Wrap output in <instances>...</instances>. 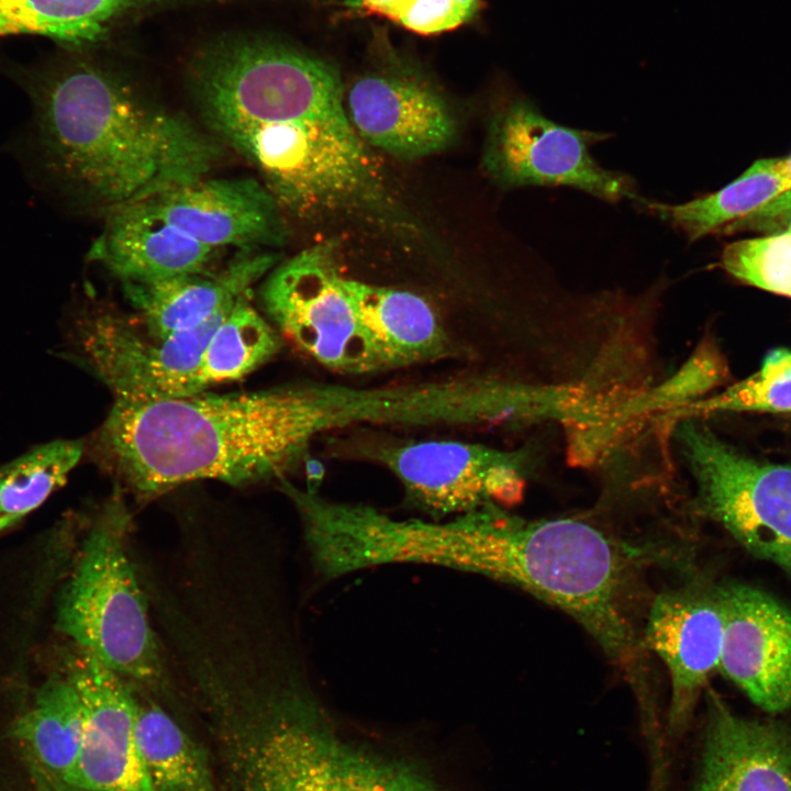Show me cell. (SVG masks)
<instances>
[{
    "mask_svg": "<svg viewBox=\"0 0 791 791\" xmlns=\"http://www.w3.org/2000/svg\"><path fill=\"white\" fill-rule=\"evenodd\" d=\"M402 564H427L516 586L571 616L626 681L640 718L660 712L644 624L651 598L643 550L584 519L525 520L488 504L448 521L405 520Z\"/></svg>",
    "mask_w": 791,
    "mask_h": 791,
    "instance_id": "1",
    "label": "cell"
},
{
    "mask_svg": "<svg viewBox=\"0 0 791 791\" xmlns=\"http://www.w3.org/2000/svg\"><path fill=\"white\" fill-rule=\"evenodd\" d=\"M25 156L42 185L110 212L204 178L220 143L116 76L79 63L43 73Z\"/></svg>",
    "mask_w": 791,
    "mask_h": 791,
    "instance_id": "2",
    "label": "cell"
},
{
    "mask_svg": "<svg viewBox=\"0 0 791 791\" xmlns=\"http://www.w3.org/2000/svg\"><path fill=\"white\" fill-rule=\"evenodd\" d=\"M326 433L320 383L245 393L115 400L92 439L94 458L140 500L182 483L241 486L286 478Z\"/></svg>",
    "mask_w": 791,
    "mask_h": 791,
    "instance_id": "3",
    "label": "cell"
},
{
    "mask_svg": "<svg viewBox=\"0 0 791 791\" xmlns=\"http://www.w3.org/2000/svg\"><path fill=\"white\" fill-rule=\"evenodd\" d=\"M132 515L124 491L98 511L59 599L57 628L132 686L148 693L171 688L146 591L129 552Z\"/></svg>",
    "mask_w": 791,
    "mask_h": 791,
    "instance_id": "4",
    "label": "cell"
},
{
    "mask_svg": "<svg viewBox=\"0 0 791 791\" xmlns=\"http://www.w3.org/2000/svg\"><path fill=\"white\" fill-rule=\"evenodd\" d=\"M238 727L261 738V791H444L421 766L343 736L294 669L259 694Z\"/></svg>",
    "mask_w": 791,
    "mask_h": 791,
    "instance_id": "5",
    "label": "cell"
},
{
    "mask_svg": "<svg viewBox=\"0 0 791 791\" xmlns=\"http://www.w3.org/2000/svg\"><path fill=\"white\" fill-rule=\"evenodd\" d=\"M673 431L699 510L791 575V464L748 457L692 417L678 420Z\"/></svg>",
    "mask_w": 791,
    "mask_h": 791,
    "instance_id": "6",
    "label": "cell"
},
{
    "mask_svg": "<svg viewBox=\"0 0 791 791\" xmlns=\"http://www.w3.org/2000/svg\"><path fill=\"white\" fill-rule=\"evenodd\" d=\"M260 300L276 327L323 367L349 375L389 369L344 289L333 244L278 263L265 277Z\"/></svg>",
    "mask_w": 791,
    "mask_h": 791,
    "instance_id": "7",
    "label": "cell"
},
{
    "mask_svg": "<svg viewBox=\"0 0 791 791\" xmlns=\"http://www.w3.org/2000/svg\"><path fill=\"white\" fill-rule=\"evenodd\" d=\"M613 135L580 130L548 119L525 96H513L491 113L482 167L502 189L569 187L606 202H637L634 179L600 165L592 145Z\"/></svg>",
    "mask_w": 791,
    "mask_h": 791,
    "instance_id": "8",
    "label": "cell"
},
{
    "mask_svg": "<svg viewBox=\"0 0 791 791\" xmlns=\"http://www.w3.org/2000/svg\"><path fill=\"white\" fill-rule=\"evenodd\" d=\"M234 302L166 338L148 334L136 320L124 315L89 312L76 323L75 353L115 400L148 402L194 396L204 392L199 369L207 343Z\"/></svg>",
    "mask_w": 791,
    "mask_h": 791,
    "instance_id": "9",
    "label": "cell"
},
{
    "mask_svg": "<svg viewBox=\"0 0 791 791\" xmlns=\"http://www.w3.org/2000/svg\"><path fill=\"white\" fill-rule=\"evenodd\" d=\"M374 458L401 483L405 501L433 517L456 516L495 502H517L524 456L482 444L428 439L388 444Z\"/></svg>",
    "mask_w": 791,
    "mask_h": 791,
    "instance_id": "10",
    "label": "cell"
},
{
    "mask_svg": "<svg viewBox=\"0 0 791 791\" xmlns=\"http://www.w3.org/2000/svg\"><path fill=\"white\" fill-rule=\"evenodd\" d=\"M722 638L723 617L715 588L687 583L651 598L644 640L668 670L670 698L665 728L670 738L684 732L702 688L718 669Z\"/></svg>",
    "mask_w": 791,
    "mask_h": 791,
    "instance_id": "11",
    "label": "cell"
},
{
    "mask_svg": "<svg viewBox=\"0 0 791 791\" xmlns=\"http://www.w3.org/2000/svg\"><path fill=\"white\" fill-rule=\"evenodd\" d=\"M723 617L718 669L758 708L791 710V609L751 586L715 588Z\"/></svg>",
    "mask_w": 791,
    "mask_h": 791,
    "instance_id": "12",
    "label": "cell"
},
{
    "mask_svg": "<svg viewBox=\"0 0 791 791\" xmlns=\"http://www.w3.org/2000/svg\"><path fill=\"white\" fill-rule=\"evenodd\" d=\"M65 675L83 711V734L73 791H154L135 743L133 686L78 648Z\"/></svg>",
    "mask_w": 791,
    "mask_h": 791,
    "instance_id": "13",
    "label": "cell"
},
{
    "mask_svg": "<svg viewBox=\"0 0 791 791\" xmlns=\"http://www.w3.org/2000/svg\"><path fill=\"white\" fill-rule=\"evenodd\" d=\"M198 242L225 250H263L287 241L282 209L257 178H201L143 200Z\"/></svg>",
    "mask_w": 791,
    "mask_h": 791,
    "instance_id": "14",
    "label": "cell"
},
{
    "mask_svg": "<svg viewBox=\"0 0 791 791\" xmlns=\"http://www.w3.org/2000/svg\"><path fill=\"white\" fill-rule=\"evenodd\" d=\"M345 110L367 146L403 159L447 148L458 131L446 100L427 83L405 75L361 77L350 87Z\"/></svg>",
    "mask_w": 791,
    "mask_h": 791,
    "instance_id": "15",
    "label": "cell"
},
{
    "mask_svg": "<svg viewBox=\"0 0 791 791\" xmlns=\"http://www.w3.org/2000/svg\"><path fill=\"white\" fill-rule=\"evenodd\" d=\"M690 791H791V724L742 716L711 690Z\"/></svg>",
    "mask_w": 791,
    "mask_h": 791,
    "instance_id": "16",
    "label": "cell"
},
{
    "mask_svg": "<svg viewBox=\"0 0 791 791\" xmlns=\"http://www.w3.org/2000/svg\"><path fill=\"white\" fill-rule=\"evenodd\" d=\"M223 252L187 235L140 201L108 212L88 258L121 283H143L212 271Z\"/></svg>",
    "mask_w": 791,
    "mask_h": 791,
    "instance_id": "17",
    "label": "cell"
},
{
    "mask_svg": "<svg viewBox=\"0 0 791 791\" xmlns=\"http://www.w3.org/2000/svg\"><path fill=\"white\" fill-rule=\"evenodd\" d=\"M271 249L237 250L219 271L176 276L153 282H125L122 289L151 335L166 338L208 320L250 292L280 263Z\"/></svg>",
    "mask_w": 791,
    "mask_h": 791,
    "instance_id": "18",
    "label": "cell"
},
{
    "mask_svg": "<svg viewBox=\"0 0 791 791\" xmlns=\"http://www.w3.org/2000/svg\"><path fill=\"white\" fill-rule=\"evenodd\" d=\"M82 734V703L65 673L49 678L12 726L43 791H73Z\"/></svg>",
    "mask_w": 791,
    "mask_h": 791,
    "instance_id": "19",
    "label": "cell"
},
{
    "mask_svg": "<svg viewBox=\"0 0 791 791\" xmlns=\"http://www.w3.org/2000/svg\"><path fill=\"white\" fill-rule=\"evenodd\" d=\"M343 286L382 349L389 369L432 361L447 355L448 334L423 297L409 290L345 277Z\"/></svg>",
    "mask_w": 791,
    "mask_h": 791,
    "instance_id": "20",
    "label": "cell"
},
{
    "mask_svg": "<svg viewBox=\"0 0 791 791\" xmlns=\"http://www.w3.org/2000/svg\"><path fill=\"white\" fill-rule=\"evenodd\" d=\"M791 189L781 158L755 161L722 189L682 203H665L643 197L636 202L694 242L710 234H728L739 221Z\"/></svg>",
    "mask_w": 791,
    "mask_h": 791,
    "instance_id": "21",
    "label": "cell"
},
{
    "mask_svg": "<svg viewBox=\"0 0 791 791\" xmlns=\"http://www.w3.org/2000/svg\"><path fill=\"white\" fill-rule=\"evenodd\" d=\"M135 743L154 791H215L203 749L176 720L134 687Z\"/></svg>",
    "mask_w": 791,
    "mask_h": 791,
    "instance_id": "22",
    "label": "cell"
},
{
    "mask_svg": "<svg viewBox=\"0 0 791 791\" xmlns=\"http://www.w3.org/2000/svg\"><path fill=\"white\" fill-rule=\"evenodd\" d=\"M727 365L716 345L701 342L684 364L668 379L637 396L608 404L601 417L582 433L586 447L600 452L623 430L649 413H669L723 383Z\"/></svg>",
    "mask_w": 791,
    "mask_h": 791,
    "instance_id": "23",
    "label": "cell"
},
{
    "mask_svg": "<svg viewBox=\"0 0 791 791\" xmlns=\"http://www.w3.org/2000/svg\"><path fill=\"white\" fill-rule=\"evenodd\" d=\"M280 343L277 331L250 303V292L241 296L207 343L199 369L202 390L246 376L275 356Z\"/></svg>",
    "mask_w": 791,
    "mask_h": 791,
    "instance_id": "24",
    "label": "cell"
},
{
    "mask_svg": "<svg viewBox=\"0 0 791 791\" xmlns=\"http://www.w3.org/2000/svg\"><path fill=\"white\" fill-rule=\"evenodd\" d=\"M109 25V0H0V37L33 34L82 45Z\"/></svg>",
    "mask_w": 791,
    "mask_h": 791,
    "instance_id": "25",
    "label": "cell"
},
{
    "mask_svg": "<svg viewBox=\"0 0 791 791\" xmlns=\"http://www.w3.org/2000/svg\"><path fill=\"white\" fill-rule=\"evenodd\" d=\"M85 450L82 441L58 439L33 447L0 467V514L23 517L60 488Z\"/></svg>",
    "mask_w": 791,
    "mask_h": 791,
    "instance_id": "26",
    "label": "cell"
},
{
    "mask_svg": "<svg viewBox=\"0 0 791 791\" xmlns=\"http://www.w3.org/2000/svg\"><path fill=\"white\" fill-rule=\"evenodd\" d=\"M725 412H791V350L784 348L772 350L750 377L715 397L697 400L664 416L678 421Z\"/></svg>",
    "mask_w": 791,
    "mask_h": 791,
    "instance_id": "27",
    "label": "cell"
},
{
    "mask_svg": "<svg viewBox=\"0 0 791 791\" xmlns=\"http://www.w3.org/2000/svg\"><path fill=\"white\" fill-rule=\"evenodd\" d=\"M722 268L760 289L791 297V234H773L727 244Z\"/></svg>",
    "mask_w": 791,
    "mask_h": 791,
    "instance_id": "28",
    "label": "cell"
},
{
    "mask_svg": "<svg viewBox=\"0 0 791 791\" xmlns=\"http://www.w3.org/2000/svg\"><path fill=\"white\" fill-rule=\"evenodd\" d=\"M472 15L454 0H412L396 22L422 35L456 29Z\"/></svg>",
    "mask_w": 791,
    "mask_h": 791,
    "instance_id": "29",
    "label": "cell"
},
{
    "mask_svg": "<svg viewBox=\"0 0 791 791\" xmlns=\"http://www.w3.org/2000/svg\"><path fill=\"white\" fill-rule=\"evenodd\" d=\"M743 230L761 231L767 235L791 234V189L736 223L728 234Z\"/></svg>",
    "mask_w": 791,
    "mask_h": 791,
    "instance_id": "30",
    "label": "cell"
},
{
    "mask_svg": "<svg viewBox=\"0 0 791 791\" xmlns=\"http://www.w3.org/2000/svg\"><path fill=\"white\" fill-rule=\"evenodd\" d=\"M411 1L412 0H361V5L369 13H376L396 21Z\"/></svg>",
    "mask_w": 791,
    "mask_h": 791,
    "instance_id": "31",
    "label": "cell"
},
{
    "mask_svg": "<svg viewBox=\"0 0 791 791\" xmlns=\"http://www.w3.org/2000/svg\"><path fill=\"white\" fill-rule=\"evenodd\" d=\"M308 491L316 493V488L324 477V465L315 458H304Z\"/></svg>",
    "mask_w": 791,
    "mask_h": 791,
    "instance_id": "32",
    "label": "cell"
},
{
    "mask_svg": "<svg viewBox=\"0 0 791 791\" xmlns=\"http://www.w3.org/2000/svg\"><path fill=\"white\" fill-rule=\"evenodd\" d=\"M454 1H456L460 7H463L472 16L476 14V12L479 10V8L481 5L480 0H454Z\"/></svg>",
    "mask_w": 791,
    "mask_h": 791,
    "instance_id": "33",
    "label": "cell"
},
{
    "mask_svg": "<svg viewBox=\"0 0 791 791\" xmlns=\"http://www.w3.org/2000/svg\"><path fill=\"white\" fill-rule=\"evenodd\" d=\"M21 519H22L21 516H16V515L0 514V533L7 528L13 526Z\"/></svg>",
    "mask_w": 791,
    "mask_h": 791,
    "instance_id": "34",
    "label": "cell"
},
{
    "mask_svg": "<svg viewBox=\"0 0 791 791\" xmlns=\"http://www.w3.org/2000/svg\"><path fill=\"white\" fill-rule=\"evenodd\" d=\"M781 163H782L783 171L791 182V155H789L788 157L781 158Z\"/></svg>",
    "mask_w": 791,
    "mask_h": 791,
    "instance_id": "35",
    "label": "cell"
}]
</instances>
